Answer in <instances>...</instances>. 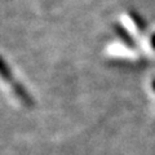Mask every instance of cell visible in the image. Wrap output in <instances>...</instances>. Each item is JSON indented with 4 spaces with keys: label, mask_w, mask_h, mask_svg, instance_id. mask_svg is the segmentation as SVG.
Wrapping results in <instances>:
<instances>
[{
    "label": "cell",
    "mask_w": 155,
    "mask_h": 155,
    "mask_svg": "<svg viewBox=\"0 0 155 155\" xmlns=\"http://www.w3.org/2000/svg\"><path fill=\"white\" fill-rule=\"evenodd\" d=\"M150 43H151V47L155 49V34H153L151 38H150Z\"/></svg>",
    "instance_id": "4"
},
{
    "label": "cell",
    "mask_w": 155,
    "mask_h": 155,
    "mask_svg": "<svg viewBox=\"0 0 155 155\" xmlns=\"http://www.w3.org/2000/svg\"><path fill=\"white\" fill-rule=\"evenodd\" d=\"M153 87H154V89H155V80L153 81Z\"/></svg>",
    "instance_id": "5"
},
{
    "label": "cell",
    "mask_w": 155,
    "mask_h": 155,
    "mask_svg": "<svg viewBox=\"0 0 155 155\" xmlns=\"http://www.w3.org/2000/svg\"><path fill=\"white\" fill-rule=\"evenodd\" d=\"M114 30L116 32V35L120 38V40H122L127 47H129V48H134L136 47V41L133 40V38L129 35V32L125 30L122 25H119V23L114 25Z\"/></svg>",
    "instance_id": "2"
},
{
    "label": "cell",
    "mask_w": 155,
    "mask_h": 155,
    "mask_svg": "<svg viewBox=\"0 0 155 155\" xmlns=\"http://www.w3.org/2000/svg\"><path fill=\"white\" fill-rule=\"evenodd\" d=\"M129 17H130V19L134 22V25L137 26V28L140 31H143V30H146V23H145V21L142 19V17L140 16L138 13H136V12H133V11H130L129 12Z\"/></svg>",
    "instance_id": "3"
},
{
    "label": "cell",
    "mask_w": 155,
    "mask_h": 155,
    "mask_svg": "<svg viewBox=\"0 0 155 155\" xmlns=\"http://www.w3.org/2000/svg\"><path fill=\"white\" fill-rule=\"evenodd\" d=\"M0 78H2L5 83H8L9 85H11L12 88L18 84V81L14 79V76L12 74V70L8 67L7 62L4 61V58L2 56H0Z\"/></svg>",
    "instance_id": "1"
}]
</instances>
